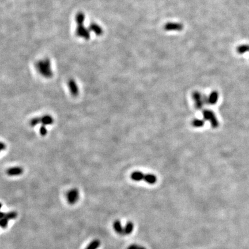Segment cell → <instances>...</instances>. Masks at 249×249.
Listing matches in <instances>:
<instances>
[{
	"label": "cell",
	"instance_id": "1",
	"mask_svg": "<svg viewBox=\"0 0 249 249\" xmlns=\"http://www.w3.org/2000/svg\"><path fill=\"white\" fill-rule=\"evenodd\" d=\"M36 68L39 73L44 77L50 79L53 76L51 62L49 58H45L39 61L36 63Z\"/></svg>",
	"mask_w": 249,
	"mask_h": 249
},
{
	"label": "cell",
	"instance_id": "2",
	"mask_svg": "<svg viewBox=\"0 0 249 249\" xmlns=\"http://www.w3.org/2000/svg\"><path fill=\"white\" fill-rule=\"evenodd\" d=\"M131 178L135 181H144L150 184H155L157 182V177L155 175L145 174L140 171L133 172L131 174Z\"/></svg>",
	"mask_w": 249,
	"mask_h": 249
},
{
	"label": "cell",
	"instance_id": "3",
	"mask_svg": "<svg viewBox=\"0 0 249 249\" xmlns=\"http://www.w3.org/2000/svg\"><path fill=\"white\" fill-rule=\"evenodd\" d=\"M204 120L208 121L210 122L211 126L214 128H217L219 126V121L214 113V112L210 110H204L202 112Z\"/></svg>",
	"mask_w": 249,
	"mask_h": 249
},
{
	"label": "cell",
	"instance_id": "4",
	"mask_svg": "<svg viewBox=\"0 0 249 249\" xmlns=\"http://www.w3.org/2000/svg\"><path fill=\"white\" fill-rule=\"evenodd\" d=\"M192 98L195 102V107L198 110L201 109L203 105L206 104V96L202 95L199 91L193 92Z\"/></svg>",
	"mask_w": 249,
	"mask_h": 249
},
{
	"label": "cell",
	"instance_id": "5",
	"mask_svg": "<svg viewBox=\"0 0 249 249\" xmlns=\"http://www.w3.org/2000/svg\"><path fill=\"white\" fill-rule=\"evenodd\" d=\"M90 31L89 28L86 27L84 24L77 25L76 30V34L79 37L83 38L86 40H88L91 37Z\"/></svg>",
	"mask_w": 249,
	"mask_h": 249
},
{
	"label": "cell",
	"instance_id": "6",
	"mask_svg": "<svg viewBox=\"0 0 249 249\" xmlns=\"http://www.w3.org/2000/svg\"><path fill=\"white\" fill-rule=\"evenodd\" d=\"M68 86L70 91V94L73 97H77L79 95V88L77 86L76 81L73 79H70L68 81Z\"/></svg>",
	"mask_w": 249,
	"mask_h": 249
},
{
	"label": "cell",
	"instance_id": "7",
	"mask_svg": "<svg viewBox=\"0 0 249 249\" xmlns=\"http://www.w3.org/2000/svg\"><path fill=\"white\" fill-rule=\"evenodd\" d=\"M66 197L69 204H74L79 198V192L77 189H72L68 192Z\"/></svg>",
	"mask_w": 249,
	"mask_h": 249
},
{
	"label": "cell",
	"instance_id": "8",
	"mask_svg": "<svg viewBox=\"0 0 249 249\" xmlns=\"http://www.w3.org/2000/svg\"><path fill=\"white\" fill-rule=\"evenodd\" d=\"M183 28V25L178 23H168L164 27V30L167 31H180Z\"/></svg>",
	"mask_w": 249,
	"mask_h": 249
},
{
	"label": "cell",
	"instance_id": "9",
	"mask_svg": "<svg viewBox=\"0 0 249 249\" xmlns=\"http://www.w3.org/2000/svg\"><path fill=\"white\" fill-rule=\"evenodd\" d=\"M219 99V93L216 91H212L208 97L206 96V104L213 105L215 104Z\"/></svg>",
	"mask_w": 249,
	"mask_h": 249
},
{
	"label": "cell",
	"instance_id": "10",
	"mask_svg": "<svg viewBox=\"0 0 249 249\" xmlns=\"http://www.w3.org/2000/svg\"><path fill=\"white\" fill-rule=\"evenodd\" d=\"M23 168L21 167H14L7 170L6 174L9 176H19L23 173Z\"/></svg>",
	"mask_w": 249,
	"mask_h": 249
},
{
	"label": "cell",
	"instance_id": "11",
	"mask_svg": "<svg viewBox=\"0 0 249 249\" xmlns=\"http://www.w3.org/2000/svg\"><path fill=\"white\" fill-rule=\"evenodd\" d=\"M88 28L91 31L93 32L95 35H97L98 36H100L103 34V28L100 26L99 24H98L95 23H92L90 25Z\"/></svg>",
	"mask_w": 249,
	"mask_h": 249
},
{
	"label": "cell",
	"instance_id": "12",
	"mask_svg": "<svg viewBox=\"0 0 249 249\" xmlns=\"http://www.w3.org/2000/svg\"><path fill=\"white\" fill-rule=\"evenodd\" d=\"M41 124H42V125H51L54 122V118L50 115H45L41 117Z\"/></svg>",
	"mask_w": 249,
	"mask_h": 249
},
{
	"label": "cell",
	"instance_id": "13",
	"mask_svg": "<svg viewBox=\"0 0 249 249\" xmlns=\"http://www.w3.org/2000/svg\"><path fill=\"white\" fill-rule=\"evenodd\" d=\"M113 228L115 232L121 235H124V228L122 227L121 223L119 220H117L113 224Z\"/></svg>",
	"mask_w": 249,
	"mask_h": 249
},
{
	"label": "cell",
	"instance_id": "14",
	"mask_svg": "<svg viewBox=\"0 0 249 249\" xmlns=\"http://www.w3.org/2000/svg\"><path fill=\"white\" fill-rule=\"evenodd\" d=\"M86 16L85 14L83 12H79L76 15L75 20L77 24V25H82L84 24L85 21Z\"/></svg>",
	"mask_w": 249,
	"mask_h": 249
},
{
	"label": "cell",
	"instance_id": "15",
	"mask_svg": "<svg viewBox=\"0 0 249 249\" xmlns=\"http://www.w3.org/2000/svg\"><path fill=\"white\" fill-rule=\"evenodd\" d=\"M134 228V224L132 222L129 221L124 227V235L130 234Z\"/></svg>",
	"mask_w": 249,
	"mask_h": 249
},
{
	"label": "cell",
	"instance_id": "16",
	"mask_svg": "<svg viewBox=\"0 0 249 249\" xmlns=\"http://www.w3.org/2000/svg\"><path fill=\"white\" fill-rule=\"evenodd\" d=\"M100 245V242L98 239H95L92 241L86 249H97Z\"/></svg>",
	"mask_w": 249,
	"mask_h": 249
},
{
	"label": "cell",
	"instance_id": "17",
	"mask_svg": "<svg viewBox=\"0 0 249 249\" xmlns=\"http://www.w3.org/2000/svg\"><path fill=\"white\" fill-rule=\"evenodd\" d=\"M205 124L204 119H195L192 121V125L195 128H201Z\"/></svg>",
	"mask_w": 249,
	"mask_h": 249
},
{
	"label": "cell",
	"instance_id": "18",
	"mask_svg": "<svg viewBox=\"0 0 249 249\" xmlns=\"http://www.w3.org/2000/svg\"><path fill=\"white\" fill-rule=\"evenodd\" d=\"M17 212L14 211H12L5 213V217L7 218L8 220H12V219H15L17 217Z\"/></svg>",
	"mask_w": 249,
	"mask_h": 249
},
{
	"label": "cell",
	"instance_id": "19",
	"mask_svg": "<svg viewBox=\"0 0 249 249\" xmlns=\"http://www.w3.org/2000/svg\"><path fill=\"white\" fill-rule=\"evenodd\" d=\"M237 51L239 54H243L247 51L249 52V46L248 45H242L239 46L237 49Z\"/></svg>",
	"mask_w": 249,
	"mask_h": 249
},
{
	"label": "cell",
	"instance_id": "20",
	"mask_svg": "<svg viewBox=\"0 0 249 249\" xmlns=\"http://www.w3.org/2000/svg\"><path fill=\"white\" fill-rule=\"evenodd\" d=\"M8 219L7 218L4 217V218H2L1 219L0 226H1V228H6L8 226Z\"/></svg>",
	"mask_w": 249,
	"mask_h": 249
},
{
	"label": "cell",
	"instance_id": "21",
	"mask_svg": "<svg viewBox=\"0 0 249 249\" xmlns=\"http://www.w3.org/2000/svg\"><path fill=\"white\" fill-rule=\"evenodd\" d=\"M39 132H40V135L42 136H46L47 133H48V130L46 128V126L45 125H42L40 128L39 129Z\"/></svg>",
	"mask_w": 249,
	"mask_h": 249
},
{
	"label": "cell",
	"instance_id": "22",
	"mask_svg": "<svg viewBox=\"0 0 249 249\" xmlns=\"http://www.w3.org/2000/svg\"><path fill=\"white\" fill-rule=\"evenodd\" d=\"M139 245H136V244H132L131 245H130L127 249H138Z\"/></svg>",
	"mask_w": 249,
	"mask_h": 249
},
{
	"label": "cell",
	"instance_id": "23",
	"mask_svg": "<svg viewBox=\"0 0 249 249\" xmlns=\"http://www.w3.org/2000/svg\"><path fill=\"white\" fill-rule=\"evenodd\" d=\"M1 150H5V148H6V145H5V143H2L1 144Z\"/></svg>",
	"mask_w": 249,
	"mask_h": 249
},
{
	"label": "cell",
	"instance_id": "24",
	"mask_svg": "<svg viewBox=\"0 0 249 249\" xmlns=\"http://www.w3.org/2000/svg\"><path fill=\"white\" fill-rule=\"evenodd\" d=\"M138 249H146V248H145L144 247H143V246H139V248H138Z\"/></svg>",
	"mask_w": 249,
	"mask_h": 249
}]
</instances>
